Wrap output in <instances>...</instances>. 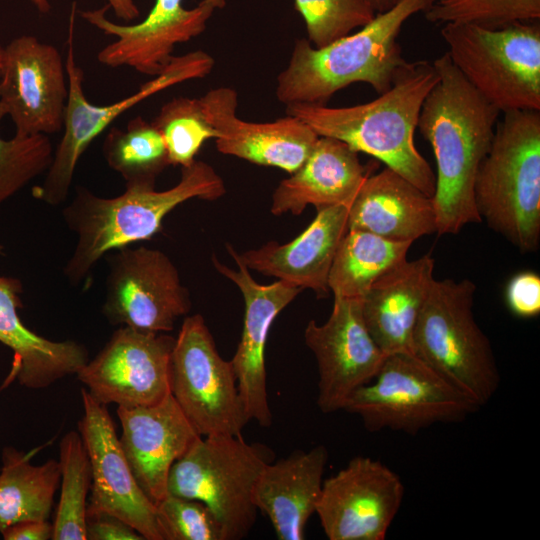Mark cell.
Wrapping results in <instances>:
<instances>
[{
	"label": "cell",
	"instance_id": "cell-19",
	"mask_svg": "<svg viewBox=\"0 0 540 540\" xmlns=\"http://www.w3.org/2000/svg\"><path fill=\"white\" fill-rule=\"evenodd\" d=\"M232 258L237 269L221 263L214 255L212 257L215 269L238 287L245 304L241 338L231 362L248 420L269 427L272 424V412L266 381L267 337L275 318L302 289L282 280L268 285L260 284L254 280L246 266L236 257Z\"/></svg>",
	"mask_w": 540,
	"mask_h": 540
},
{
	"label": "cell",
	"instance_id": "cell-38",
	"mask_svg": "<svg viewBox=\"0 0 540 540\" xmlns=\"http://www.w3.org/2000/svg\"><path fill=\"white\" fill-rule=\"evenodd\" d=\"M86 534L89 540H144L129 524L105 512L87 513Z\"/></svg>",
	"mask_w": 540,
	"mask_h": 540
},
{
	"label": "cell",
	"instance_id": "cell-24",
	"mask_svg": "<svg viewBox=\"0 0 540 540\" xmlns=\"http://www.w3.org/2000/svg\"><path fill=\"white\" fill-rule=\"evenodd\" d=\"M328 450L318 445L269 462L261 471L253 503L270 520L279 540H303L321 495Z\"/></svg>",
	"mask_w": 540,
	"mask_h": 540
},
{
	"label": "cell",
	"instance_id": "cell-33",
	"mask_svg": "<svg viewBox=\"0 0 540 540\" xmlns=\"http://www.w3.org/2000/svg\"><path fill=\"white\" fill-rule=\"evenodd\" d=\"M435 24L466 23L500 28L540 19V0H436L424 11Z\"/></svg>",
	"mask_w": 540,
	"mask_h": 540
},
{
	"label": "cell",
	"instance_id": "cell-5",
	"mask_svg": "<svg viewBox=\"0 0 540 540\" xmlns=\"http://www.w3.org/2000/svg\"><path fill=\"white\" fill-rule=\"evenodd\" d=\"M503 114L476 175V208L493 231L533 252L540 244V111Z\"/></svg>",
	"mask_w": 540,
	"mask_h": 540
},
{
	"label": "cell",
	"instance_id": "cell-29",
	"mask_svg": "<svg viewBox=\"0 0 540 540\" xmlns=\"http://www.w3.org/2000/svg\"><path fill=\"white\" fill-rule=\"evenodd\" d=\"M412 242L348 230L336 251L328 278L333 296L362 298L384 273L407 260Z\"/></svg>",
	"mask_w": 540,
	"mask_h": 540
},
{
	"label": "cell",
	"instance_id": "cell-2",
	"mask_svg": "<svg viewBox=\"0 0 540 540\" xmlns=\"http://www.w3.org/2000/svg\"><path fill=\"white\" fill-rule=\"evenodd\" d=\"M438 78L433 62H410L393 85L370 102L334 108L292 104L286 106V114L300 118L318 136L338 139L379 159L432 197L435 174L417 150L414 134L422 105Z\"/></svg>",
	"mask_w": 540,
	"mask_h": 540
},
{
	"label": "cell",
	"instance_id": "cell-3",
	"mask_svg": "<svg viewBox=\"0 0 540 540\" xmlns=\"http://www.w3.org/2000/svg\"><path fill=\"white\" fill-rule=\"evenodd\" d=\"M435 1L400 0L357 32L321 48L304 38L296 40L286 68L277 76V100L286 106L325 105L337 91L357 82L386 92L410 63L398 43L403 25Z\"/></svg>",
	"mask_w": 540,
	"mask_h": 540
},
{
	"label": "cell",
	"instance_id": "cell-26",
	"mask_svg": "<svg viewBox=\"0 0 540 540\" xmlns=\"http://www.w3.org/2000/svg\"><path fill=\"white\" fill-rule=\"evenodd\" d=\"M348 230L414 242L437 232L432 197L392 169L368 175L349 207Z\"/></svg>",
	"mask_w": 540,
	"mask_h": 540
},
{
	"label": "cell",
	"instance_id": "cell-12",
	"mask_svg": "<svg viewBox=\"0 0 540 540\" xmlns=\"http://www.w3.org/2000/svg\"><path fill=\"white\" fill-rule=\"evenodd\" d=\"M109 255L103 314L113 325L169 332L191 309L189 291L162 251L130 246Z\"/></svg>",
	"mask_w": 540,
	"mask_h": 540
},
{
	"label": "cell",
	"instance_id": "cell-21",
	"mask_svg": "<svg viewBox=\"0 0 540 540\" xmlns=\"http://www.w3.org/2000/svg\"><path fill=\"white\" fill-rule=\"evenodd\" d=\"M119 438L131 470L146 495L157 504L167 495L173 464L201 435L169 394L162 401L117 408Z\"/></svg>",
	"mask_w": 540,
	"mask_h": 540
},
{
	"label": "cell",
	"instance_id": "cell-13",
	"mask_svg": "<svg viewBox=\"0 0 540 540\" xmlns=\"http://www.w3.org/2000/svg\"><path fill=\"white\" fill-rule=\"evenodd\" d=\"M225 4V0H155L148 15L131 25L108 19V4L79 14L105 35L116 37L98 52L99 63L110 68L128 66L154 77L171 63L175 46L203 33L214 12Z\"/></svg>",
	"mask_w": 540,
	"mask_h": 540
},
{
	"label": "cell",
	"instance_id": "cell-28",
	"mask_svg": "<svg viewBox=\"0 0 540 540\" xmlns=\"http://www.w3.org/2000/svg\"><path fill=\"white\" fill-rule=\"evenodd\" d=\"M30 453L5 447L0 469V532L22 521L48 520L60 482V466L55 459L41 465Z\"/></svg>",
	"mask_w": 540,
	"mask_h": 540
},
{
	"label": "cell",
	"instance_id": "cell-18",
	"mask_svg": "<svg viewBox=\"0 0 540 540\" xmlns=\"http://www.w3.org/2000/svg\"><path fill=\"white\" fill-rule=\"evenodd\" d=\"M81 399L83 415L78 431L92 471L87 513L112 514L133 527L145 540H163L156 504L138 484L106 405L86 389H81Z\"/></svg>",
	"mask_w": 540,
	"mask_h": 540
},
{
	"label": "cell",
	"instance_id": "cell-39",
	"mask_svg": "<svg viewBox=\"0 0 540 540\" xmlns=\"http://www.w3.org/2000/svg\"><path fill=\"white\" fill-rule=\"evenodd\" d=\"M5 540H48L52 539L53 525L48 520L22 521L3 529Z\"/></svg>",
	"mask_w": 540,
	"mask_h": 540
},
{
	"label": "cell",
	"instance_id": "cell-16",
	"mask_svg": "<svg viewBox=\"0 0 540 540\" xmlns=\"http://www.w3.org/2000/svg\"><path fill=\"white\" fill-rule=\"evenodd\" d=\"M68 94L65 63L54 45L22 35L4 47L0 103L15 125V136L58 133Z\"/></svg>",
	"mask_w": 540,
	"mask_h": 540
},
{
	"label": "cell",
	"instance_id": "cell-17",
	"mask_svg": "<svg viewBox=\"0 0 540 540\" xmlns=\"http://www.w3.org/2000/svg\"><path fill=\"white\" fill-rule=\"evenodd\" d=\"M304 340L317 362V405L323 413L343 410L349 397L374 379L386 357L365 325L360 298L334 296L327 321L310 320Z\"/></svg>",
	"mask_w": 540,
	"mask_h": 540
},
{
	"label": "cell",
	"instance_id": "cell-36",
	"mask_svg": "<svg viewBox=\"0 0 540 540\" xmlns=\"http://www.w3.org/2000/svg\"><path fill=\"white\" fill-rule=\"evenodd\" d=\"M156 508L163 540H226L216 516L199 500L167 494Z\"/></svg>",
	"mask_w": 540,
	"mask_h": 540
},
{
	"label": "cell",
	"instance_id": "cell-7",
	"mask_svg": "<svg viewBox=\"0 0 540 540\" xmlns=\"http://www.w3.org/2000/svg\"><path fill=\"white\" fill-rule=\"evenodd\" d=\"M440 33L454 66L500 113L540 111L539 21L500 28L447 23Z\"/></svg>",
	"mask_w": 540,
	"mask_h": 540
},
{
	"label": "cell",
	"instance_id": "cell-44",
	"mask_svg": "<svg viewBox=\"0 0 540 540\" xmlns=\"http://www.w3.org/2000/svg\"><path fill=\"white\" fill-rule=\"evenodd\" d=\"M4 253V246L0 243V255Z\"/></svg>",
	"mask_w": 540,
	"mask_h": 540
},
{
	"label": "cell",
	"instance_id": "cell-23",
	"mask_svg": "<svg viewBox=\"0 0 540 540\" xmlns=\"http://www.w3.org/2000/svg\"><path fill=\"white\" fill-rule=\"evenodd\" d=\"M434 266L429 254L405 260L380 276L361 298L365 325L386 356L414 353L413 333L435 279Z\"/></svg>",
	"mask_w": 540,
	"mask_h": 540
},
{
	"label": "cell",
	"instance_id": "cell-20",
	"mask_svg": "<svg viewBox=\"0 0 540 540\" xmlns=\"http://www.w3.org/2000/svg\"><path fill=\"white\" fill-rule=\"evenodd\" d=\"M217 131V150L253 164L295 172L313 149L318 135L300 118L287 114L272 122H250L236 116L238 94L219 87L201 97Z\"/></svg>",
	"mask_w": 540,
	"mask_h": 540
},
{
	"label": "cell",
	"instance_id": "cell-42",
	"mask_svg": "<svg viewBox=\"0 0 540 540\" xmlns=\"http://www.w3.org/2000/svg\"><path fill=\"white\" fill-rule=\"evenodd\" d=\"M36 10L41 14H47L51 11V3L49 0H29Z\"/></svg>",
	"mask_w": 540,
	"mask_h": 540
},
{
	"label": "cell",
	"instance_id": "cell-31",
	"mask_svg": "<svg viewBox=\"0 0 540 540\" xmlns=\"http://www.w3.org/2000/svg\"><path fill=\"white\" fill-rule=\"evenodd\" d=\"M61 493L53 525V540H87V496L92 483L91 464L82 437L64 435L59 445Z\"/></svg>",
	"mask_w": 540,
	"mask_h": 540
},
{
	"label": "cell",
	"instance_id": "cell-43",
	"mask_svg": "<svg viewBox=\"0 0 540 540\" xmlns=\"http://www.w3.org/2000/svg\"><path fill=\"white\" fill-rule=\"evenodd\" d=\"M3 49L4 47L0 45V79H1V72H2V64H3Z\"/></svg>",
	"mask_w": 540,
	"mask_h": 540
},
{
	"label": "cell",
	"instance_id": "cell-6",
	"mask_svg": "<svg viewBox=\"0 0 540 540\" xmlns=\"http://www.w3.org/2000/svg\"><path fill=\"white\" fill-rule=\"evenodd\" d=\"M475 292L469 279H434L414 329L413 352L481 407L497 392L500 373L474 316Z\"/></svg>",
	"mask_w": 540,
	"mask_h": 540
},
{
	"label": "cell",
	"instance_id": "cell-11",
	"mask_svg": "<svg viewBox=\"0 0 540 540\" xmlns=\"http://www.w3.org/2000/svg\"><path fill=\"white\" fill-rule=\"evenodd\" d=\"M170 394L201 436H241L249 422L233 364L200 314L184 319L171 355Z\"/></svg>",
	"mask_w": 540,
	"mask_h": 540
},
{
	"label": "cell",
	"instance_id": "cell-27",
	"mask_svg": "<svg viewBox=\"0 0 540 540\" xmlns=\"http://www.w3.org/2000/svg\"><path fill=\"white\" fill-rule=\"evenodd\" d=\"M21 293L19 279L0 275V343L14 355L9 380L42 389L76 375L89 360L86 347L73 340H49L30 330L18 314Z\"/></svg>",
	"mask_w": 540,
	"mask_h": 540
},
{
	"label": "cell",
	"instance_id": "cell-34",
	"mask_svg": "<svg viewBox=\"0 0 540 540\" xmlns=\"http://www.w3.org/2000/svg\"><path fill=\"white\" fill-rule=\"evenodd\" d=\"M7 115L0 103V122ZM47 135L0 136V205L22 190L33 179L46 173L53 160Z\"/></svg>",
	"mask_w": 540,
	"mask_h": 540
},
{
	"label": "cell",
	"instance_id": "cell-14",
	"mask_svg": "<svg viewBox=\"0 0 540 540\" xmlns=\"http://www.w3.org/2000/svg\"><path fill=\"white\" fill-rule=\"evenodd\" d=\"M174 343L175 338L165 332L121 326L76 376L105 405L134 408L156 404L170 394Z\"/></svg>",
	"mask_w": 540,
	"mask_h": 540
},
{
	"label": "cell",
	"instance_id": "cell-4",
	"mask_svg": "<svg viewBox=\"0 0 540 540\" xmlns=\"http://www.w3.org/2000/svg\"><path fill=\"white\" fill-rule=\"evenodd\" d=\"M225 191L221 176L199 160L181 167L177 184L163 191L126 189L119 196L107 198L78 187L62 212L65 224L77 236L64 267L65 277L78 285L104 255L155 236L164 218L178 205L194 198L216 200Z\"/></svg>",
	"mask_w": 540,
	"mask_h": 540
},
{
	"label": "cell",
	"instance_id": "cell-35",
	"mask_svg": "<svg viewBox=\"0 0 540 540\" xmlns=\"http://www.w3.org/2000/svg\"><path fill=\"white\" fill-rule=\"evenodd\" d=\"M303 18L308 41L316 48L368 24L376 15L365 0H294Z\"/></svg>",
	"mask_w": 540,
	"mask_h": 540
},
{
	"label": "cell",
	"instance_id": "cell-30",
	"mask_svg": "<svg viewBox=\"0 0 540 540\" xmlns=\"http://www.w3.org/2000/svg\"><path fill=\"white\" fill-rule=\"evenodd\" d=\"M103 155L108 166L120 174L126 189L155 188L157 176L170 165L160 131L141 116L131 119L125 129H109Z\"/></svg>",
	"mask_w": 540,
	"mask_h": 540
},
{
	"label": "cell",
	"instance_id": "cell-10",
	"mask_svg": "<svg viewBox=\"0 0 540 540\" xmlns=\"http://www.w3.org/2000/svg\"><path fill=\"white\" fill-rule=\"evenodd\" d=\"M480 407L414 353L387 355L376 376L347 400L370 432L415 435L437 423H457Z\"/></svg>",
	"mask_w": 540,
	"mask_h": 540
},
{
	"label": "cell",
	"instance_id": "cell-25",
	"mask_svg": "<svg viewBox=\"0 0 540 540\" xmlns=\"http://www.w3.org/2000/svg\"><path fill=\"white\" fill-rule=\"evenodd\" d=\"M368 175L357 151L338 139L319 136L304 163L274 190L270 211L276 216L299 215L308 205L316 210L351 205Z\"/></svg>",
	"mask_w": 540,
	"mask_h": 540
},
{
	"label": "cell",
	"instance_id": "cell-37",
	"mask_svg": "<svg viewBox=\"0 0 540 540\" xmlns=\"http://www.w3.org/2000/svg\"><path fill=\"white\" fill-rule=\"evenodd\" d=\"M505 297L515 315L535 317L540 313V276L533 271L514 275L507 284Z\"/></svg>",
	"mask_w": 540,
	"mask_h": 540
},
{
	"label": "cell",
	"instance_id": "cell-8",
	"mask_svg": "<svg viewBox=\"0 0 540 540\" xmlns=\"http://www.w3.org/2000/svg\"><path fill=\"white\" fill-rule=\"evenodd\" d=\"M77 4L72 3L69 15L65 68L69 94L65 111L63 135L57 145L44 180L33 188L34 198L57 206L66 201L80 157L94 139L104 132L121 114L160 91L187 80L204 78L213 70L211 55L196 50L175 56L159 75L142 84L133 94L108 105L88 101L83 89L84 72L74 53V27Z\"/></svg>",
	"mask_w": 540,
	"mask_h": 540
},
{
	"label": "cell",
	"instance_id": "cell-15",
	"mask_svg": "<svg viewBox=\"0 0 540 540\" xmlns=\"http://www.w3.org/2000/svg\"><path fill=\"white\" fill-rule=\"evenodd\" d=\"M404 492L401 478L388 466L356 456L323 480L315 513L330 540H385Z\"/></svg>",
	"mask_w": 540,
	"mask_h": 540
},
{
	"label": "cell",
	"instance_id": "cell-22",
	"mask_svg": "<svg viewBox=\"0 0 540 540\" xmlns=\"http://www.w3.org/2000/svg\"><path fill=\"white\" fill-rule=\"evenodd\" d=\"M349 207L339 204L318 209L309 226L285 244L270 241L243 253L227 245V250L249 270L324 296L330 291L328 278L336 251L348 231Z\"/></svg>",
	"mask_w": 540,
	"mask_h": 540
},
{
	"label": "cell",
	"instance_id": "cell-9",
	"mask_svg": "<svg viewBox=\"0 0 540 540\" xmlns=\"http://www.w3.org/2000/svg\"><path fill=\"white\" fill-rule=\"evenodd\" d=\"M271 460L270 449L247 443L242 436H201L173 464L167 494L203 502L222 525L226 540H240L255 524L253 489Z\"/></svg>",
	"mask_w": 540,
	"mask_h": 540
},
{
	"label": "cell",
	"instance_id": "cell-41",
	"mask_svg": "<svg viewBox=\"0 0 540 540\" xmlns=\"http://www.w3.org/2000/svg\"><path fill=\"white\" fill-rule=\"evenodd\" d=\"M375 13H382L393 7L400 0H365Z\"/></svg>",
	"mask_w": 540,
	"mask_h": 540
},
{
	"label": "cell",
	"instance_id": "cell-32",
	"mask_svg": "<svg viewBox=\"0 0 540 540\" xmlns=\"http://www.w3.org/2000/svg\"><path fill=\"white\" fill-rule=\"evenodd\" d=\"M160 131L170 165L186 167L208 139H216L208 111L200 98L176 97L166 102L152 121Z\"/></svg>",
	"mask_w": 540,
	"mask_h": 540
},
{
	"label": "cell",
	"instance_id": "cell-40",
	"mask_svg": "<svg viewBox=\"0 0 540 540\" xmlns=\"http://www.w3.org/2000/svg\"><path fill=\"white\" fill-rule=\"evenodd\" d=\"M107 4L121 20L130 22L139 17V9L134 0H107Z\"/></svg>",
	"mask_w": 540,
	"mask_h": 540
},
{
	"label": "cell",
	"instance_id": "cell-1",
	"mask_svg": "<svg viewBox=\"0 0 540 540\" xmlns=\"http://www.w3.org/2000/svg\"><path fill=\"white\" fill-rule=\"evenodd\" d=\"M439 78L427 95L418 128L436 161L432 201L439 235L480 223L474 185L500 111L464 78L447 53L433 62Z\"/></svg>",
	"mask_w": 540,
	"mask_h": 540
}]
</instances>
